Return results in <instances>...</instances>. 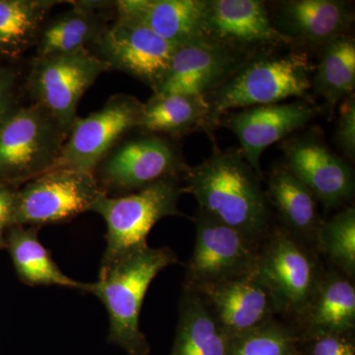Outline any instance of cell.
<instances>
[{
    "label": "cell",
    "mask_w": 355,
    "mask_h": 355,
    "mask_svg": "<svg viewBox=\"0 0 355 355\" xmlns=\"http://www.w3.org/2000/svg\"><path fill=\"white\" fill-rule=\"evenodd\" d=\"M18 77L15 69L0 65V128L20 107Z\"/></svg>",
    "instance_id": "cell-32"
},
{
    "label": "cell",
    "mask_w": 355,
    "mask_h": 355,
    "mask_svg": "<svg viewBox=\"0 0 355 355\" xmlns=\"http://www.w3.org/2000/svg\"><path fill=\"white\" fill-rule=\"evenodd\" d=\"M67 135L38 105L20 106L0 128V183L19 189L50 171Z\"/></svg>",
    "instance_id": "cell-5"
},
{
    "label": "cell",
    "mask_w": 355,
    "mask_h": 355,
    "mask_svg": "<svg viewBox=\"0 0 355 355\" xmlns=\"http://www.w3.org/2000/svg\"><path fill=\"white\" fill-rule=\"evenodd\" d=\"M184 193L197 200L198 210L261 244L272 230L270 202L261 178L248 164L239 149L212 155L183 175Z\"/></svg>",
    "instance_id": "cell-1"
},
{
    "label": "cell",
    "mask_w": 355,
    "mask_h": 355,
    "mask_svg": "<svg viewBox=\"0 0 355 355\" xmlns=\"http://www.w3.org/2000/svg\"><path fill=\"white\" fill-rule=\"evenodd\" d=\"M209 113L205 96L153 94L144 103L137 130L181 139L196 130L202 132Z\"/></svg>",
    "instance_id": "cell-24"
},
{
    "label": "cell",
    "mask_w": 355,
    "mask_h": 355,
    "mask_svg": "<svg viewBox=\"0 0 355 355\" xmlns=\"http://www.w3.org/2000/svg\"><path fill=\"white\" fill-rule=\"evenodd\" d=\"M40 228L13 226L6 234V248L12 260L16 275L29 286H58L83 292L90 291L91 284L70 279L39 239Z\"/></svg>",
    "instance_id": "cell-22"
},
{
    "label": "cell",
    "mask_w": 355,
    "mask_h": 355,
    "mask_svg": "<svg viewBox=\"0 0 355 355\" xmlns=\"http://www.w3.org/2000/svg\"><path fill=\"white\" fill-rule=\"evenodd\" d=\"M335 141L345 155L354 160L355 157V98H345L340 108L336 123Z\"/></svg>",
    "instance_id": "cell-31"
},
{
    "label": "cell",
    "mask_w": 355,
    "mask_h": 355,
    "mask_svg": "<svg viewBox=\"0 0 355 355\" xmlns=\"http://www.w3.org/2000/svg\"><path fill=\"white\" fill-rule=\"evenodd\" d=\"M176 49L146 26L116 15L91 51L111 70L123 72L154 91L164 79Z\"/></svg>",
    "instance_id": "cell-12"
},
{
    "label": "cell",
    "mask_w": 355,
    "mask_h": 355,
    "mask_svg": "<svg viewBox=\"0 0 355 355\" xmlns=\"http://www.w3.org/2000/svg\"><path fill=\"white\" fill-rule=\"evenodd\" d=\"M266 195L277 209L284 228L298 239L315 241L322 223L318 216V200L286 165L277 166L270 173Z\"/></svg>",
    "instance_id": "cell-23"
},
{
    "label": "cell",
    "mask_w": 355,
    "mask_h": 355,
    "mask_svg": "<svg viewBox=\"0 0 355 355\" xmlns=\"http://www.w3.org/2000/svg\"><path fill=\"white\" fill-rule=\"evenodd\" d=\"M178 261L170 248L146 246L100 268L97 282L91 284L89 293L101 301L109 314V342L128 355H148L150 352L140 330L142 303L156 275Z\"/></svg>",
    "instance_id": "cell-2"
},
{
    "label": "cell",
    "mask_w": 355,
    "mask_h": 355,
    "mask_svg": "<svg viewBox=\"0 0 355 355\" xmlns=\"http://www.w3.org/2000/svg\"><path fill=\"white\" fill-rule=\"evenodd\" d=\"M196 293L203 299L230 338L268 323L277 313L256 270L237 279L205 287Z\"/></svg>",
    "instance_id": "cell-17"
},
{
    "label": "cell",
    "mask_w": 355,
    "mask_h": 355,
    "mask_svg": "<svg viewBox=\"0 0 355 355\" xmlns=\"http://www.w3.org/2000/svg\"><path fill=\"white\" fill-rule=\"evenodd\" d=\"M355 87V43L347 36L338 37L322 46L321 60L312 74V88L331 111Z\"/></svg>",
    "instance_id": "cell-27"
},
{
    "label": "cell",
    "mask_w": 355,
    "mask_h": 355,
    "mask_svg": "<svg viewBox=\"0 0 355 355\" xmlns=\"http://www.w3.org/2000/svg\"><path fill=\"white\" fill-rule=\"evenodd\" d=\"M182 177H168L146 188L120 196H103L89 211L99 214L107 225L106 249L101 268L121 257L148 246L151 229L165 217L181 216L179 200L184 193Z\"/></svg>",
    "instance_id": "cell-4"
},
{
    "label": "cell",
    "mask_w": 355,
    "mask_h": 355,
    "mask_svg": "<svg viewBox=\"0 0 355 355\" xmlns=\"http://www.w3.org/2000/svg\"><path fill=\"white\" fill-rule=\"evenodd\" d=\"M144 103L132 95L116 94L86 116H77L53 168L94 175L114 146L139 127Z\"/></svg>",
    "instance_id": "cell-11"
},
{
    "label": "cell",
    "mask_w": 355,
    "mask_h": 355,
    "mask_svg": "<svg viewBox=\"0 0 355 355\" xmlns=\"http://www.w3.org/2000/svg\"><path fill=\"white\" fill-rule=\"evenodd\" d=\"M253 55L205 38L177 46L169 69L153 94L207 95Z\"/></svg>",
    "instance_id": "cell-15"
},
{
    "label": "cell",
    "mask_w": 355,
    "mask_h": 355,
    "mask_svg": "<svg viewBox=\"0 0 355 355\" xmlns=\"http://www.w3.org/2000/svg\"><path fill=\"white\" fill-rule=\"evenodd\" d=\"M71 8L46 20L37 41L36 57L92 50L109 28L114 1H70Z\"/></svg>",
    "instance_id": "cell-19"
},
{
    "label": "cell",
    "mask_w": 355,
    "mask_h": 355,
    "mask_svg": "<svg viewBox=\"0 0 355 355\" xmlns=\"http://www.w3.org/2000/svg\"><path fill=\"white\" fill-rule=\"evenodd\" d=\"M320 113L321 109L304 101L261 105L226 114L219 127L224 125L234 133L243 157L261 179L263 150L304 127Z\"/></svg>",
    "instance_id": "cell-16"
},
{
    "label": "cell",
    "mask_w": 355,
    "mask_h": 355,
    "mask_svg": "<svg viewBox=\"0 0 355 355\" xmlns=\"http://www.w3.org/2000/svg\"><path fill=\"white\" fill-rule=\"evenodd\" d=\"M114 8L174 46L203 38L205 0H119Z\"/></svg>",
    "instance_id": "cell-20"
},
{
    "label": "cell",
    "mask_w": 355,
    "mask_h": 355,
    "mask_svg": "<svg viewBox=\"0 0 355 355\" xmlns=\"http://www.w3.org/2000/svg\"><path fill=\"white\" fill-rule=\"evenodd\" d=\"M256 273L277 313L296 318L309 304L323 275L315 257L284 227L272 228L261 242Z\"/></svg>",
    "instance_id": "cell-8"
},
{
    "label": "cell",
    "mask_w": 355,
    "mask_h": 355,
    "mask_svg": "<svg viewBox=\"0 0 355 355\" xmlns=\"http://www.w3.org/2000/svg\"><path fill=\"white\" fill-rule=\"evenodd\" d=\"M203 38L251 55L292 44L259 0H205Z\"/></svg>",
    "instance_id": "cell-13"
},
{
    "label": "cell",
    "mask_w": 355,
    "mask_h": 355,
    "mask_svg": "<svg viewBox=\"0 0 355 355\" xmlns=\"http://www.w3.org/2000/svg\"><path fill=\"white\" fill-rule=\"evenodd\" d=\"M297 320L303 338L322 334H352L355 328L352 280L343 273H323L309 304Z\"/></svg>",
    "instance_id": "cell-21"
},
{
    "label": "cell",
    "mask_w": 355,
    "mask_h": 355,
    "mask_svg": "<svg viewBox=\"0 0 355 355\" xmlns=\"http://www.w3.org/2000/svg\"><path fill=\"white\" fill-rule=\"evenodd\" d=\"M270 19L292 44L323 46L349 34L354 12L342 0H286L277 2Z\"/></svg>",
    "instance_id": "cell-18"
},
{
    "label": "cell",
    "mask_w": 355,
    "mask_h": 355,
    "mask_svg": "<svg viewBox=\"0 0 355 355\" xmlns=\"http://www.w3.org/2000/svg\"><path fill=\"white\" fill-rule=\"evenodd\" d=\"M193 221L197 232L186 266L184 291L197 292L254 272L261 244L202 210Z\"/></svg>",
    "instance_id": "cell-10"
},
{
    "label": "cell",
    "mask_w": 355,
    "mask_h": 355,
    "mask_svg": "<svg viewBox=\"0 0 355 355\" xmlns=\"http://www.w3.org/2000/svg\"><path fill=\"white\" fill-rule=\"evenodd\" d=\"M189 166L175 139L140 132L123 139L94 172L109 197H120L146 188L168 177H183Z\"/></svg>",
    "instance_id": "cell-6"
},
{
    "label": "cell",
    "mask_w": 355,
    "mask_h": 355,
    "mask_svg": "<svg viewBox=\"0 0 355 355\" xmlns=\"http://www.w3.org/2000/svg\"><path fill=\"white\" fill-rule=\"evenodd\" d=\"M318 250L352 279L355 273V209L347 207L318 228Z\"/></svg>",
    "instance_id": "cell-29"
},
{
    "label": "cell",
    "mask_w": 355,
    "mask_h": 355,
    "mask_svg": "<svg viewBox=\"0 0 355 355\" xmlns=\"http://www.w3.org/2000/svg\"><path fill=\"white\" fill-rule=\"evenodd\" d=\"M110 65L89 50L35 57L26 79L33 104L38 105L69 132L79 102Z\"/></svg>",
    "instance_id": "cell-7"
},
{
    "label": "cell",
    "mask_w": 355,
    "mask_h": 355,
    "mask_svg": "<svg viewBox=\"0 0 355 355\" xmlns=\"http://www.w3.org/2000/svg\"><path fill=\"white\" fill-rule=\"evenodd\" d=\"M313 71L305 53H256L225 83L205 96L209 113L202 132L214 139L221 119L232 110L304 97L312 88Z\"/></svg>",
    "instance_id": "cell-3"
},
{
    "label": "cell",
    "mask_w": 355,
    "mask_h": 355,
    "mask_svg": "<svg viewBox=\"0 0 355 355\" xmlns=\"http://www.w3.org/2000/svg\"><path fill=\"white\" fill-rule=\"evenodd\" d=\"M300 331L272 319L254 330L230 338L227 355H302Z\"/></svg>",
    "instance_id": "cell-28"
},
{
    "label": "cell",
    "mask_w": 355,
    "mask_h": 355,
    "mask_svg": "<svg viewBox=\"0 0 355 355\" xmlns=\"http://www.w3.org/2000/svg\"><path fill=\"white\" fill-rule=\"evenodd\" d=\"M18 189L0 183V250H6V234L14 225Z\"/></svg>",
    "instance_id": "cell-33"
},
{
    "label": "cell",
    "mask_w": 355,
    "mask_h": 355,
    "mask_svg": "<svg viewBox=\"0 0 355 355\" xmlns=\"http://www.w3.org/2000/svg\"><path fill=\"white\" fill-rule=\"evenodd\" d=\"M306 355H355L352 334H322L304 338Z\"/></svg>",
    "instance_id": "cell-30"
},
{
    "label": "cell",
    "mask_w": 355,
    "mask_h": 355,
    "mask_svg": "<svg viewBox=\"0 0 355 355\" xmlns=\"http://www.w3.org/2000/svg\"><path fill=\"white\" fill-rule=\"evenodd\" d=\"M57 0H0V55L17 58L38 41Z\"/></svg>",
    "instance_id": "cell-26"
},
{
    "label": "cell",
    "mask_w": 355,
    "mask_h": 355,
    "mask_svg": "<svg viewBox=\"0 0 355 355\" xmlns=\"http://www.w3.org/2000/svg\"><path fill=\"white\" fill-rule=\"evenodd\" d=\"M105 195L94 175L53 168L18 189L13 226L41 228L72 220Z\"/></svg>",
    "instance_id": "cell-9"
},
{
    "label": "cell",
    "mask_w": 355,
    "mask_h": 355,
    "mask_svg": "<svg viewBox=\"0 0 355 355\" xmlns=\"http://www.w3.org/2000/svg\"><path fill=\"white\" fill-rule=\"evenodd\" d=\"M170 355H227L230 338L222 330L203 299L184 291Z\"/></svg>",
    "instance_id": "cell-25"
},
{
    "label": "cell",
    "mask_w": 355,
    "mask_h": 355,
    "mask_svg": "<svg viewBox=\"0 0 355 355\" xmlns=\"http://www.w3.org/2000/svg\"><path fill=\"white\" fill-rule=\"evenodd\" d=\"M286 167L307 187L318 202L335 209L354 195L352 166L336 155L324 140L312 132L286 139L282 144Z\"/></svg>",
    "instance_id": "cell-14"
}]
</instances>
